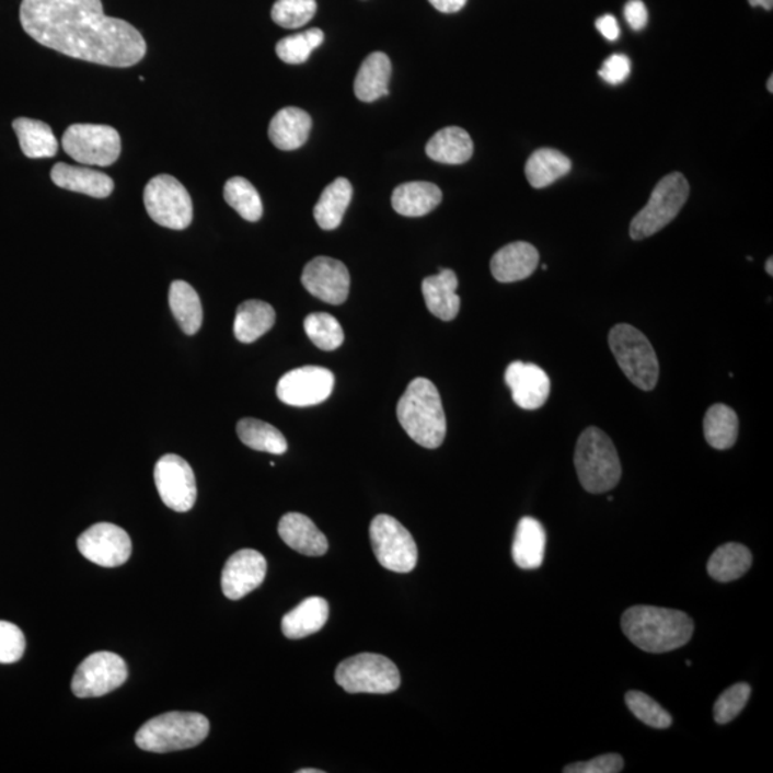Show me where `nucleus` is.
I'll return each instance as SVG.
<instances>
[{"label": "nucleus", "instance_id": "nucleus-1", "mask_svg": "<svg viewBox=\"0 0 773 773\" xmlns=\"http://www.w3.org/2000/svg\"><path fill=\"white\" fill-rule=\"evenodd\" d=\"M23 31L56 53L112 68H129L147 54L141 32L106 16L101 0H22Z\"/></svg>", "mask_w": 773, "mask_h": 773}, {"label": "nucleus", "instance_id": "nucleus-2", "mask_svg": "<svg viewBox=\"0 0 773 773\" xmlns=\"http://www.w3.org/2000/svg\"><path fill=\"white\" fill-rule=\"evenodd\" d=\"M622 628L628 641L649 654H666L691 641L693 621L681 610L633 607L622 616Z\"/></svg>", "mask_w": 773, "mask_h": 773}, {"label": "nucleus", "instance_id": "nucleus-3", "mask_svg": "<svg viewBox=\"0 0 773 773\" xmlns=\"http://www.w3.org/2000/svg\"><path fill=\"white\" fill-rule=\"evenodd\" d=\"M397 418L405 432L426 449H439L446 439L445 408L430 380H413L397 404Z\"/></svg>", "mask_w": 773, "mask_h": 773}, {"label": "nucleus", "instance_id": "nucleus-4", "mask_svg": "<svg viewBox=\"0 0 773 773\" xmlns=\"http://www.w3.org/2000/svg\"><path fill=\"white\" fill-rule=\"evenodd\" d=\"M577 476L586 492L600 495L618 486L622 465L616 447L607 432L598 427L586 428L575 451Z\"/></svg>", "mask_w": 773, "mask_h": 773}, {"label": "nucleus", "instance_id": "nucleus-5", "mask_svg": "<svg viewBox=\"0 0 773 773\" xmlns=\"http://www.w3.org/2000/svg\"><path fill=\"white\" fill-rule=\"evenodd\" d=\"M209 734V722L195 712H168L138 730L135 743L142 751L166 753L198 747Z\"/></svg>", "mask_w": 773, "mask_h": 773}, {"label": "nucleus", "instance_id": "nucleus-6", "mask_svg": "<svg viewBox=\"0 0 773 773\" xmlns=\"http://www.w3.org/2000/svg\"><path fill=\"white\" fill-rule=\"evenodd\" d=\"M609 346L627 380L637 389L654 390L659 380V361L649 339L628 324L614 325Z\"/></svg>", "mask_w": 773, "mask_h": 773}, {"label": "nucleus", "instance_id": "nucleus-7", "mask_svg": "<svg viewBox=\"0 0 773 773\" xmlns=\"http://www.w3.org/2000/svg\"><path fill=\"white\" fill-rule=\"evenodd\" d=\"M689 183L681 172L666 175L656 185L649 203L631 222V236L642 241L664 230L681 212L689 198Z\"/></svg>", "mask_w": 773, "mask_h": 773}, {"label": "nucleus", "instance_id": "nucleus-8", "mask_svg": "<svg viewBox=\"0 0 773 773\" xmlns=\"http://www.w3.org/2000/svg\"><path fill=\"white\" fill-rule=\"evenodd\" d=\"M335 681L348 693L386 695L397 691L402 678L397 666L385 656L360 654L338 665Z\"/></svg>", "mask_w": 773, "mask_h": 773}, {"label": "nucleus", "instance_id": "nucleus-9", "mask_svg": "<svg viewBox=\"0 0 773 773\" xmlns=\"http://www.w3.org/2000/svg\"><path fill=\"white\" fill-rule=\"evenodd\" d=\"M143 204L158 226L181 231L193 222V199L174 176H153L143 191Z\"/></svg>", "mask_w": 773, "mask_h": 773}, {"label": "nucleus", "instance_id": "nucleus-10", "mask_svg": "<svg viewBox=\"0 0 773 773\" xmlns=\"http://www.w3.org/2000/svg\"><path fill=\"white\" fill-rule=\"evenodd\" d=\"M64 151L83 165L109 166L120 155L118 130L109 125L74 124L65 130Z\"/></svg>", "mask_w": 773, "mask_h": 773}, {"label": "nucleus", "instance_id": "nucleus-11", "mask_svg": "<svg viewBox=\"0 0 773 773\" xmlns=\"http://www.w3.org/2000/svg\"><path fill=\"white\" fill-rule=\"evenodd\" d=\"M372 552L386 570L409 573L417 565L418 551L413 535L389 515L376 516L370 526Z\"/></svg>", "mask_w": 773, "mask_h": 773}, {"label": "nucleus", "instance_id": "nucleus-12", "mask_svg": "<svg viewBox=\"0 0 773 773\" xmlns=\"http://www.w3.org/2000/svg\"><path fill=\"white\" fill-rule=\"evenodd\" d=\"M128 678L125 660L112 651L88 656L73 674L72 692L78 697H100L123 687Z\"/></svg>", "mask_w": 773, "mask_h": 773}, {"label": "nucleus", "instance_id": "nucleus-13", "mask_svg": "<svg viewBox=\"0 0 773 773\" xmlns=\"http://www.w3.org/2000/svg\"><path fill=\"white\" fill-rule=\"evenodd\" d=\"M153 478L166 507L178 514L193 509L198 492L197 480L188 461L176 454L162 455L153 469Z\"/></svg>", "mask_w": 773, "mask_h": 773}, {"label": "nucleus", "instance_id": "nucleus-14", "mask_svg": "<svg viewBox=\"0 0 773 773\" xmlns=\"http://www.w3.org/2000/svg\"><path fill=\"white\" fill-rule=\"evenodd\" d=\"M334 374L324 367L307 366L281 377L277 395L292 407H311L324 403L333 394Z\"/></svg>", "mask_w": 773, "mask_h": 773}, {"label": "nucleus", "instance_id": "nucleus-15", "mask_svg": "<svg viewBox=\"0 0 773 773\" xmlns=\"http://www.w3.org/2000/svg\"><path fill=\"white\" fill-rule=\"evenodd\" d=\"M78 549L86 561L97 566L118 567L129 561L132 542L119 526L97 523L79 535Z\"/></svg>", "mask_w": 773, "mask_h": 773}, {"label": "nucleus", "instance_id": "nucleus-16", "mask_svg": "<svg viewBox=\"0 0 773 773\" xmlns=\"http://www.w3.org/2000/svg\"><path fill=\"white\" fill-rule=\"evenodd\" d=\"M301 282L311 296L327 304H343L350 292V273L346 265L330 257L310 261L302 273Z\"/></svg>", "mask_w": 773, "mask_h": 773}, {"label": "nucleus", "instance_id": "nucleus-17", "mask_svg": "<svg viewBox=\"0 0 773 773\" xmlns=\"http://www.w3.org/2000/svg\"><path fill=\"white\" fill-rule=\"evenodd\" d=\"M267 575V561L253 549H242L232 554L223 566L221 586L223 595L240 600L258 589Z\"/></svg>", "mask_w": 773, "mask_h": 773}, {"label": "nucleus", "instance_id": "nucleus-18", "mask_svg": "<svg viewBox=\"0 0 773 773\" xmlns=\"http://www.w3.org/2000/svg\"><path fill=\"white\" fill-rule=\"evenodd\" d=\"M505 381L514 402L523 409H538L551 395V379L546 371L532 362L515 361L507 367Z\"/></svg>", "mask_w": 773, "mask_h": 773}, {"label": "nucleus", "instance_id": "nucleus-19", "mask_svg": "<svg viewBox=\"0 0 773 773\" xmlns=\"http://www.w3.org/2000/svg\"><path fill=\"white\" fill-rule=\"evenodd\" d=\"M540 255L529 242L517 241L493 255L491 268L498 282H517L529 278L539 267Z\"/></svg>", "mask_w": 773, "mask_h": 773}, {"label": "nucleus", "instance_id": "nucleus-20", "mask_svg": "<svg viewBox=\"0 0 773 773\" xmlns=\"http://www.w3.org/2000/svg\"><path fill=\"white\" fill-rule=\"evenodd\" d=\"M278 533L284 543L305 556H323L328 551V540L314 524V521L301 514H287L279 520Z\"/></svg>", "mask_w": 773, "mask_h": 773}, {"label": "nucleus", "instance_id": "nucleus-21", "mask_svg": "<svg viewBox=\"0 0 773 773\" xmlns=\"http://www.w3.org/2000/svg\"><path fill=\"white\" fill-rule=\"evenodd\" d=\"M54 184L72 193L90 195L92 198L109 197L115 188L114 181L104 172L86 166H74L58 162L50 171Z\"/></svg>", "mask_w": 773, "mask_h": 773}, {"label": "nucleus", "instance_id": "nucleus-22", "mask_svg": "<svg viewBox=\"0 0 773 773\" xmlns=\"http://www.w3.org/2000/svg\"><path fill=\"white\" fill-rule=\"evenodd\" d=\"M459 279L451 269L440 268L437 276L424 278L422 291L428 311L442 321L454 320L460 313Z\"/></svg>", "mask_w": 773, "mask_h": 773}, {"label": "nucleus", "instance_id": "nucleus-23", "mask_svg": "<svg viewBox=\"0 0 773 773\" xmlns=\"http://www.w3.org/2000/svg\"><path fill=\"white\" fill-rule=\"evenodd\" d=\"M313 120L305 111L288 106L278 111L269 123L268 137L281 151L301 148L310 137Z\"/></svg>", "mask_w": 773, "mask_h": 773}, {"label": "nucleus", "instance_id": "nucleus-24", "mask_svg": "<svg viewBox=\"0 0 773 773\" xmlns=\"http://www.w3.org/2000/svg\"><path fill=\"white\" fill-rule=\"evenodd\" d=\"M547 535L543 524L533 517H523L517 524L514 549V561L520 569L535 570L543 565L546 553Z\"/></svg>", "mask_w": 773, "mask_h": 773}, {"label": "nucleus", "instance_id": "nucleus-25", "mask_svg": "<svg viewBox=\"0 0 773 773\" xmlns=\"http://www.w3.org/2000/svg\"><path fill=\"white\" fill-rule=\"evenodd\" d=\"M330 616L327 600L313 596L298 604L282 618L284 636L291 641L304 639L325 626Z\"/></svg>", "mask_w": 773, "mask_h": 773}, {"label": "nucleus", "instance_id": "nucleus-26", "mask_svg": "<svg viewBox=\"0 0 773 773\" xmlns=\"http://www.w3.org/2000/svg\"><path fill=\"white\" fill-rule=\"evenodd\" d=\"M441 199L439 186L424 181H414V183L399 185L391 197V204L400 216L424 217L439 207Z\"/></svg>", "mask_w": 773, "mask_h": 773}, {"label": "nucleus", "instance_id": "nucleus-27", "mask_svg": "<svg viewBox=\"0 0 773 773\" xmlns=\"http://www.w3.org/2000/svg\"><path fill=\"white\" fill-rule=\"evenodd\" d=\"M390 78L389 56L383 53H372L367 56L358 69L356 81H354V92L362 102H374L381 96L389 95Z\"/></svg>", "mask_w": 773, "mask_h": 773}, {"label": "nucleus", "instance_id": "nucleus-28", "mask_svg": "<svg viewBox=\"0 0 773 773\" xmlns=\"http://www.w3.org/2000/svg\"><path fill=\"white\" fill-rule=\"evenodd\" d=\"M473 151L472 137L459 127L439 130L426 146L428 158L446 165L464 164L473 157Z\"/></svg>", "mask_w": 773, "mask_h": 773}, {"label": "nucleus", "instance_id": "nucleus-29", "mask_svg": "<svg viewBox=\"0 0 773 773\" xmlns=\"http://www.w3.org/2000/svg\"><path fill=\"white\" fill-rule=\"evenodd\" d=\"M276 324V311L267 302L250 300L236 310L234 334L241 343L251 344L267 334Z\"/></svg>", "mask_w": 773, "mask_h": 773}, {"label": "nucleus", "instance_id": "nucleus-30", "mask_svg": "<svg viewBox=\"0 0 773 773\" xmlns=\"http://www.w3.org/2000/svg\"><path fill=\"white\" fill-rule=\"evenodd\" d=\"M353 198V186L347 178L335 180L321 194L314 208L316 223L325 231L335 230L343 222L348 205Z\"/></svg>", "mask_w": 773, "mask_h": 773}, {"label": "nucleus", "instance_id": "nucleus-31", "mask_svg": "<svg viewBox=\"0 0 773 773\" xmlns=\"http://www.w3.org/2000/svg\"><path fill=\"white\" fill-rule=\"evenodd\" d=\"M572 161L565 153L552 148H542L532 153L526 162V176L533 188H546L569 174Z\"/></svg>", "mask_w": 773, "mask_h": 773}, {"label": "nucleus", "instance_id": "nucleus-32", "mask_svg": "<svg viewBox=\"0 0 773 773\" xmlns=\"http://www.w3.org/2000/svg\"><path fill=\"white\" fill-rule=\"evenodd\" d=\"M22 152L32 160L53 158L58 152L59 143L56 141L54 130L42 120L18 118L13 120Z\"/></svg>", "mask_w": 773, "mask_h": 773}, {"label": "nucleus", "instance_id": "nucleus-33", "mask_svg": "<svg viewBox=\"0 0 773 773\" xmlns=\"http://www.w3.org/2000/svg\"><path fill=\"white\" fill-rule=\"evenodd\" d=\"M752 553L739 543H726L716 549L707 562V573L712 579L728 584L742 577L751 569Z\"/></svg>", "mask_w": 773, "mask_h": 773}, {"label": "nucleus", "instance_id": "nucleus-34", "mask_svg": "<svg viewBox=\"0 0 773 773\" xmlns=\"http://www.w3.org/2000/svg\"><path fill=\"white\" fill-rule=\"evenodd\" d=\"M170 307L176 323L185 334L194 335L199 332L204 319L203 304L193 286L185 281L172 282Z\"/></svg>", "mask_w": 773, "mask_h": 773}, {"label": "nucleus", "instance_id": "nucleus-35", "mask_svg": "<svg viewBox=\"0 0 773 773\" xmlns=\"http://www.w3.org/2000/svg\"><path fill=\"white\" fill-rule=\"evenodd\" d=\"M705 439L716 450H728L738 440L739 418L732 408L725 404H715L707 409L703 420Z\"/></svg>", "mask_w": 773, "mask_h": 773}, {"label": "nucleus", "instance_id": "nucleus-36", "mask_svg": "<svg viewBox=\"0 0 773 773\" xmlns=\"http://www.w3.org/2000/svg\"><path fill=\"white\" fill-rule=\"evenodd\" d=\"M240 440L250 449L281 455L288 449L286 437L272 424L257 418H242L236 424Z\"/></svg>", "mask_w": 773, "mask_h": 773}, {"label": "nucleus", "instance_id": "nucleus-37", "mask_svg": "<svg viewBox=\"0 0 773 773\" xmlns=\"http://www.w3.org/2000/svg\"><path fill=\"white\" fill-rule=\"evenodd\" d=\"M223 198L245 221L257 222L263 217V201L258 191L242 176L228 180L223 186Z\"/></svg>", "mask_w": 773, "mask_h": 773}, {"label": "nucleus", "instance_id": "nucleus-38", "mask_svg": "<svg viewBox=\"0 0 773 773\" xmlns=\"http://www.w3.org/2000/svg\"><path fill=\"white\" fill-rule=\"evenodd\" d=\"M323 42L324 32L313 27L301 34L282 37L276 46V53L282 62L300 65L307 62L313 50L323 45Z\"/></svg>", "mask_w": 773, "mask_h": 773}, {"label": "nucleus", "instance_id": "nucleus-39", "mask_svg": "<svg viewBox=\"0 0 773 773\" xmlns=\"http://www.w3.org/2000/svg\"><path fill=\"white\" fill-rule=\"evenodd\" d=\"M305 334L309 335L314 346L323 351H334L343 346L344 332L337 319L327 313L307 315L304 320Z\"/></svg>", "mask_w": 773, "mask_h": 773}, {"label": "nucleus", "instance_id": "nucleus-40", "mask_svg": "<svg viewBox=\"0 0 773 773\" xmlns=\"http://www.w3.org/2000/svg\"><path fill=\"white\" fill-rule=\"evenodd\" d=\"M626 705L637 719L655 729H668L672 725V716L665 711L658 702L651 700L644 692L631 691L626 693Z\"/></svg>", "mask_w": 773, "mask_h": 773}, {"label": "nucleus", "instance_id": "nucleus-41", "mask_svg": "<svg viewBox=\"0 0 773 773\" xmlns=\"http://www.w3.org/2000/svg\"><path fill=\"white\" fill-rule=\"evenodd\" d=\"M315 12V0H277L273 7L272 18L278 26L297 30L307 25L314 18Z\"/></svg>", "mask_w": 773, "mask_h": 773}, {"label": "nucleus", "instance_id": "nucleus-42", "mask_svg": "<svg viewBox=\"0 0 773 773\" xmlns=\"http://www.w3.org/2000/svg\"><path fill=\"white\" fill-rule=\"evenodd\" d=\"M751 693L752 689L748 683H737L726 689L714 706L716 724L726 725L737 718L743 707L747 706Z\"/></svg>", "mask_w": 773, "mask_h": 773}, {"label": "nucleus", "instance_id": "nucleus-43", "mask_svg": "<svg viewBox=\"0 0 773 773\" xmlns=\"http://www.w3.org/2000/svg\"><path fill=\"white\" fill-rule=\"evenodd\" d=\"M26 649L25 635L11 622L0 621V664L12 665L22 659Z\"/></svg>", "mask_w": 773, "mask_h": 773}, {"label": "nucleus", "instance_id": "nucleus-44", "mask_svg": "<svg viewBox=\"0 0 773 773\" xmlns=\"http://www.w3.org/2000/svg\"><path fill=\"white\" fill-rule=\"evenodd\" d=\"M625 762L619 753H607L588 762H576L567 765L565 773H619L622 772Z\"/></svg>", "mask_w": 773, "mask_h": 773}, {"label": "nucleus", "instance_id": "nucleus-45", "mask_svg": "<svg viewBox=\"0 0 773 773\" xmlns=\"http://www.w3.org/2000/svg\"><path fill=\"white\" fill-rule=\"evenodd\" d=\"M631 71V59H628L626 55L614 54L604 60L599 74L600 78L610 83V85H619V83L626 81Z\"/></svg>", "mask_w": 773, "mask_h": 773}, {"label": "nucleus", "instance_id": "nucleus-46", "mask_svg": "<svg viewBox=\"0 0 773 773\" xmlns=\"http://www.w3.org/2000/svg\"><path fill=\"white\" fill-rule=\"evenodd\" d=\"M625 18L632 30H644L647 19H649L645 3L642 2V0H631V2H627L625 8Z\"/></svg>", "mask_w": 773, "mask_h": 773}, {"label": "nucleus", "instance_id": "nucleus-47", "mask_svg": "<svg viewBox=\"0 0 773 773\" xmlns=\"http://www.w3.org/2000/svg\"><path fill=\"white\" fill-rule=\"evenodd\" d=\"M596 27H598L600 34L607 37L608 41H616L618 37L621 36V27H619L616 18L613 15L599 18L598 21H596Z\"/></svg>", "mask_w": 773, "mask_h": 773}, {"label": "nucleus", "instance_id": "nucleus-48", "mask_svg": "<svg viewBox=\"0 0 773 773\" xmlns=\"http://www.w3.org/2000/svg\"><path fill=\"white\" fill-rule=\"evenodd\" d=\"M437 9V11L442 13H455L464 8L468 0H428Z\"/></svg>", "mask_w": 773, "mask_h": 773}, {"label": "nucleus", "instance_id": "nucleus-49", "mask_svg": "<svg viewBox=\"0 0 773 773\" xmlns=\"http://www.w3.org/2000/svg\"><path fill=\"white\" fill-rule=\"evenodd\" d=\"M749 3H751L753 8L762 7L766 9V11H772L773 8V0H749Z\"/></svg>", "mask_w": 773, "mask_h": 773}, {"label": "nucleus", "instance_id": "nucleus-50", "mask_svg": "<svg viewBox=\"0 0 773 773\" xmlns=\"http://www.w3.org/2000/svg\"><path fill=\"white\" fill-rule=\"evenodd\" d=\"M772 264H773V259L771 257L770 259L766 261V265H765L766 273L770 274L771 277L773 276Z\"/></svg>", "mask_w": 773, "mask_h": 773}, {"label": "nucleus", "instance_id": "nucleus-51", "mask_svg": "<svg viewBox=\"0 0 773 773\" xmlns=\"http://www.w3.org/2000/svg\"><path fill=\"white\" fill-rule=\"evenodd\" d=\"M298 773H323V771H320V770H301V771H298Z\"/></svg>", "mask_w": 773, "mask_h": 773}, {"label": "nucleus", "instance_id": "nucleus-52", "mask_svg": "<svg viewBox=\"0 0 773 773\" xmlns=\"http://www.w3.org/2000/svg\"><path fill=\"white\" fill-rule=\"evenodd\" d=\"M768 91L773 92V77H770V81H768Z\"/></svg>", "mask_w": 773, "mask_h": 773}]
</instances>
